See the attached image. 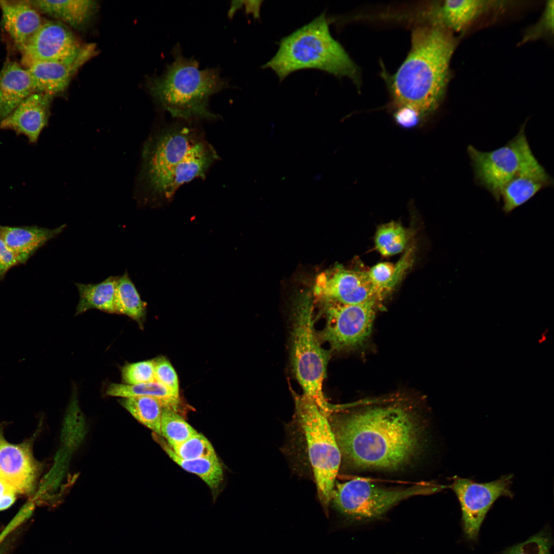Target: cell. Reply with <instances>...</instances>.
<instances>
[{"instance_id": "cell-1", "label": "cell", "mask_w": 554, "mask_h": 554, "mask_svg": "<svg viewBox=\"0 0 554 554\" xmlns=\"http://www.w3.org/2000/svg\"><path fill=\"white\" fill-rule=\"evenodd\" d=\"M414 407L401 400L366 401L330 423L342 457L357 468L395 469L418 455L423 429Z\"/></svg>"}, {"instance_id": "cell-2", "label": "cell", "mask_w": 554, "mask_h": 554, "mask_svg": "<svg viewBox=\"0 0 554 554\" xmlns=\"http://www.w3.org/2000/svg\"><path fill=\"white\" fill-rule=\"evenodd\" d=\"M217 158L214 148L195 129L171 124L145 144L142 180L151 198L168 201L182 185L205 177Z\"/></svg>"}, {"instance_id": "cell-3", "label": "cell", "mask_w": 554, "mask_h": 554, "mask_svg": "<svg viewBox=\"0 0 554 554\" xmlns=\"http://www.w3.org/2000/svg\"><path fill=\"white\" fill-rule=\"evenodd\" d=\"M410 52L391 80L395 104L420 116L438 107L449 78V63L456 42L448 30L432 25L413 31Z\"/></svg>"}, {"instance_id": "cell-4", "label": "cell", "mask_w": 554, "mask_h": 554, "mask_svg": "<svg viewBox=\"0 0 554 554\" xmlns=\"http://www.w3.org/2000/svg\"><path fill=\"white\" fill-rule=\"evenodd\" d=\"M174 53L173 62L164 73L149 80V92L174 117L185 121L216 118L209 109V100L228 87V82L217 68L201 70L197 61L184 57L180 49Z\"/></svg>"}, {"instance_id": "cell-5", "label": "cell", "mask_w": 554, "mask_h": 554, "mask_svg": "<svg viewBox=\"0 0 554 554\" xmlns=\"http://www.w3.org/2000/svg\"><path fill=\"white\" fill-rule=\"evenodd\" d=\"M264 67L272 70L281 81L294 71L311 68L347 76L357 83L359 80L357 67L331 35L325 13L283 38Z\"/></svg>"}, {"instance_id": "cell-6", "label": "cell", "mask_w": 554, "mask_h": 554, "mask_svg": "<svg viewBox=\"0 0 554 554\" xmlns=\"http://www.w3.org/2000/svg\"><path fill=\"white\" fill-rule=\"evenodd\" d=\"M293 308L291 359L293 372L303 394L329 417L335 407L327 402L323 392L329 353L321 347L315 332L312 300L307 295L301 296Z\"/></svg>"}, {"instance_id": "cell-7", "label": "cell", "mask_w": 554, "mask_h": 554, "mask_svg": "<svg viewBox=\"0 0 554 554\" xmlns=\"http://www.w3.org/2000/svg\"><path fill=\"white\" fill-rule=\"evenodd\" d=\"M295 412L304 433L319 500L327 509L341 461V452L329 417L303 394H294Z\"/></svg>"}, {"instance_id": "cell-8", "label": "cell", "mask_w": 554, "mask_h": 554, "mask_svg": "<svg viewBox=\"0 0 554 554\" xmlns=\"http://www.w3.org/2000/svg\"><path fill=\"white\" fill-rule=\"evenodd\" d=\"M447 486L419 483L404 488H386L357 478L335 485L332 499L340 511L357 519L380 517L390 508L408 498L439 492Z\"/></svg>"}, {"instance_id": "cell-9", "label": "cell", "mask_w": 554, "mask_h": 554, "mask_svg": "<svg viewBox=\"0 0 554 554\" xmlns=\"http://www.w3.org/2000/svg\"><path fill=\"white\" fill-rule=\"evenodd\" d=\"M525 123L513 138L501 147L490 151L479 150L472 145L467 148L476 182L498 202L500 201L503 188L517 171L525 151L530 147Z\"/></svg>"}, {"instance_id": "cell-10", "label": "cell", "mask_w": 554, "mask_h": 554, "mask_svg": "<svg viewBox=\"0 0 554 554\" xmlns=\"http://www.w3.org/2000/svg\"><path fill=\"white\" fill-rule=\"evenodd\" d=\"M380 303L372 299L356 304L328 305L321 340L338 352L361 347L370 336Z\"/></svg>"}, {"instance_id": "cell-11", "label": "cell", "mask_w": 554, "mask_h": 554, "mask_svg": "<svg viewBox=\"0 0 554 554\" xmlns=\"http://www.w3.org/2000/svg\"><path fill=\"white\" fill-rule=\"evenodd\" d=\"M512 479V474H507L491 482L478 483L469 479L454 477L448 487L460 503L463 529L468 539H477L482 522L497 499L513 497L510 490Z\"/></svg>"}, {"instance_id": "cell-12", "label": "cell", "mask_w": 554, "mask_h": 554, "mask_svg": "<svg viewBox=\"0 0 554 554\" xmlns=\"http://www.w3.org/2000/svg\"><path fill=\"white\" fill-rule=\"evenodd\" d=\"M93 45H82L61 22H44L21 49L22 63L26 67L37 61L73 62Z\"/></svg>"}, {"instance_id": "cell-13", "label": "cell", "mask_w": 554, "mask_h": 554, "mask_svg": "<svg viewBox=\"0 0 554 554\" xmlns=\"http://www.w3.org/2000/svg\"><path fill=\"white\" fill-rule=\"evenodd\" d=\"M317 297L330 304H356L376 299L381 302L367 271L338 266L320 274L314 287Z\"/></svg>"}, {"instance_id": "cell-14", "label": "cell", "mask_w": 554, "mask_h": 554, "mask_svg": "<svg viewBox=\"0 0 554 554\" xmlns=\"http://www.w3.org/2000/svg\"><path fill=\"white\" fill-rule=\"evenodd\" d=\"M553 184L552 177L540 163L529 147L519 167L501 193L502 209L510 213L526 203L540 190Z\"/></svg>"}, {"instance_id": "cell-15", "label": "cell", "mask_w": 554, "mask_h": 554, "mask_svg": "<svg viewBox=\"0 0 554 554\" xmlns=\"http://www.w3.org/2000/svg\"><path fill=\"white\" fill-rule=\"evenodd\" d=\"M38 466L27 444L8 442L0 431V476L16 493L30 492Z\"/></svg>"}, {"instance_id": "cell-16", "label": "cell", "mask_w": 554, "mask_h": 554, "mask_svg": "<svg viewBox=\"0 0 554 554\" xmlns=\"http://www.w3.org/2000/svg\"><path fill=\"white\" fill-rule=\"evenodd\" d=\"M52 96L33 92L0 122V129L24 135L31 144L36 143L47 126Z\"/></svg>"}, {"instance_id": "cell-17", "label": "cell", "mask_w": 554, "mask_h": 554, "mask_svg": "<svg viewBox=\"0 0 554 554\" xmlns=\"http://www.w3.org/2000/svg\"><path fill=\"white\" fill-rule=\"evenodd\" d=\"M95 53V46L73 62L37 61L26 69L34 92L53 96L64 91L78 69Z\"/></svg>"}, {"instance_id": "cell-18", "label": "cell", "mask_w": 554, "mask_h": 554, "mask_svg": "<svg viewBox=\"0 0 554 554\" xmlns=\"http://www.w3.org/2000/svg\"><path fill=\"white\" fill-rule=\"evenodd\" d=\"M66 227V224L54 229L36 225H0V239L13 253L19 265H25L38 249L60 234Z\"/></svg>"}, {"instance_id": "cell-19", "label": "cell", "mask_w": 554, "mask_h": 554, "mask_svg": "<svg viewBox=\"0 0 554 554\" xmlns=\"http://www.w3.org/2000/svg\"><path fill=\"white\" fill-rule=\"evenodd\" d=\"M5 30L21 50L39 28L43 21L29 1L0 0Z\"/></svg>"}, {"instance_id": "cell-20", "label": "cell", "mask_w": 554, "mask_h": 554, "mask_svg": "<svg viewBox=\"0 0 554 554\" xmlns=\"http://www.w3.org/2000/svg\"><path fill=\"white\" fill-rule=\"evenodd\" d=\"M33 92L27 70L16 62H7L0 71V122Z\"/></svg>"}, {"instance_id": "cell-21", "label": "cell", "mask_w": 554, "mask_h": 554, "mask_svg": "<svg viewBox=\"0 0 554 554\" xmlns=\"http://www.w3.org/2000/svg\"><path fill=\"white\" fill-rule=\"evenodd\" d=\"M487 1H446L434 12V24L448 31L462 32L486 10L500 4Z\"/></svg>"}, {"instance_id": "cell-22", "label": "cell", "mask_w": 554, "mask_h": 554, "mask_svg": "<svg viewBox=\"0 0 554 554\" xmlns=\"http://www.w3.org/2000/svg\"><path fill=\"white\" fill-rule=\"evenodd\" d=\"M39 12L74 27L85 24L96 9L94 1H29Z\"/></svg>"}, {"instance_id": "cell-23", "label": "cell", "mask_w": 554, "mask_h": 554, "mask_svg": "<svg viewBox=\"0 0 554 554\" xmlns=\"http://www.w3.org/2000/svg\"><path fill=\"white\" fill-rule=\"evenodd\" d=\"M118 278V275L109 276L104 281L94 284L75 283L79 293L75 315L91 309L115 313L114 300Z\"/></svg>"}, {"instance_id": "cell-24", "label": "cell", "mask_w": 554, "mask_h": 554, "mask_svg": "<svg viewBox=\"0 0 554 554\" xmlns=\"http://www.w3.org/2000/svg\"><path fill=\"white\" fill-rule=\"evenodd\" d=\"M155 438L175 463L185 470L199 476L213 491L218 489L223 480V471L217 457L184 460L179 457L160 436L155 434Z\"/></svg>"}, {"instance_id": "cell-25", "label": "cell", "mask_w": 554, "mask_h": 554, "mask_svg": "<svg viewBox=\"0 0 554 554\" xmlns=\"http://www.w3.org/2000/svg\"><path fill=\"white\" fill-rule=\"evenodd\" d=\"M106 394L122 398L136 396L153 397L161 402L163 408L176 411L180 402L179 394L155 381L136 385L112 383L108 387Z\"/></svg>"}, {"instance_id": "cell-26", "label": "cell", "mask_w": 554, "mask_h": 554, "mask_svg": "<svg viewBox=\"0 0 554 554\" xmlns=\"http://www.w3.org/2000/svg\"><path fill=\"white\" fill-rule=\"evenodd\" d=\"M147 304L143 301L134 284L126 270L118 275L114 300L115 313L126 315L138 323L146 315Z\"/></svg>"}, {"instance_id": "cell-27", "label": "cell", "mask_w": 554, "mask_h": 554, "mask_svg": "<svg viewBox=\"0 0 554 554\" xmlns=\"http://www.w3.org/2000/svg\"><path fill=\"white\" fill-rule=\"evenodd\" d=\"M411 249L408 251L397 264L379 263L367 271L369 280L381 301L401 279L411 263Z\"/></svg>"}, {"instance_id": "cell-28", "label": "cell", "mask_w": 554, "mask_h": 554, "mask_svg": "<svg viewBox=\"0 0 554 554\" xmlns=\"http://www.w3.org/2000/svg\"><path fill=\"white\" fill-rule=\"evenodd\" d=\"M120 402L139 422L161 436L163 406L159 400L147 396H136L122 398Z\"/></svg>"}, {"instance_id": "cell-29", "label": "cell", "mask_w": 554, "mask_h": 554, "mask_svg": "<svg viewBox=\"0 0 554 554\" xmlns=\"http://www.w3.org/2000/svg\"><path fill=\"white\" fill-rule=\"evenodd\" d=\"M411 236L410 230L398 222L392 221L378 227L374 236V244L381 255L391 256L404 250Z\"/></svg>"}, {"instance_id": "cell-30", "label": "cell", "mask_w": 554, "mask_h": 554, "mask_svg": "<svg viewBox=\"0 0 554 554\" xmlns=\"http://www.w3.org/2000/svg\"><path fill=\"white\" fill-rule=\"evenodd\" d=\"M161 436L170 446L179 444L198 432L176 411L163 408L161 423Z\"/></svg>"}, {"instance_id": "cell-31", "label": "cell", "mask_w": 554, "mask_h": 554, "mask_svg": "<svg viewBox=\"0 0 554 554\" xmlns=\"http://www.w3.org/2000/svg\"><path fill=\"white\" fill-rule=\"evenodd\" d=\"M170 447L179 457L184 460L217 457L212 444L204 435L199 433Z\"/></svg>"}, {"instance_id": "cell-32", "label": "cell", "mask_w": 554, "mask_h": 554, "mask_svg": "<svg viewBox=\"0 0 554 554\" xmlns=\"http://www.w3.org/2000/svg\"><path fill=\"white\" fill-rule=\"evenodd\" d=\"M552 541L545 530L504 550L503 554H550Z\"/></svg>"}, {"instance_id": "cell-33", "label": "cell", "mask_w": 554, "mask_h": 554, "mask_svg": "<svg viewBox=\"0 0 554 554\" xmlns=\"http://www.w3.org/2000/svg\"><path fill=\"white\" fill-rule=\"evenodd\" d=\"M122 376L124 384L128 385L155 381L154 360L127 364L122 370Z\"/></svg>"}, {"instance_id": "cell-34", "label": "cell", "mask_w": 554, "mask_h": 554, "mask_svg": "<svg viewBox=\"0 0 554 554\" xmlns=\"http://www.w3.org/2000/svg\"><path fill=\"white\" fill-rule=\"evenodd\" d=\"M155 381L179 394L177 376L171 363L164 357L154 360Z\"/></svg>"}, {"instance_id": "cell-35", "label": "cell", "mask_w": 554, "mask_h": 554, "mask_svg": "<svg viewBox=\"0 0 554 554\" xmlns=\"http://www.w3.org/2000/svg\"><path fill=\"white\" fill-rule=\"evenodd\" d=\"M553 1H549L546 5L545 12L539 25L535 29H532L526 37L530 38L538 37L544 31L552 33L553 27Z\"/></svg>"}, {"instance_id": "cell-36", "label": "cell", "mask_w": 554, "mask_h": 554, "mask_svg": "<svg viewBox=\"0 0 554 554\" xmlns=\"http://www.w3.org/2000/svg\"><path fill=\"white\" fill-rule=\"evenodd\" d=\"M19 265L13 253L0 239V281H3L7 272Z\"/></svg>"}, {"instance_id": "cell-37", "label": "cell", "mask_w": 554, "mask_h": 554, "mask_svg": "<svg viewBox=\"0 0 554 554\" xmlns=\"http://www.w3.org/2000/svg\"><path fill=\"white\" fill-rule=\"evenodd\" d=\"M420 115L414 110L408 107H400L395 114L397 122L403 127L410 128L419 122Z\"/></svg>"}, {"instance_id": "cell-38", "label": "cell", "mask_w": 554, "mask_h": 554, "mask_svg": "<svg viewBox=\"0 0 554 554\" xmlns=\"http://www.w3.org/2000/svg\"><path fill=\"white\" fill-rule=\"evenodd\" d=\"M16 493L0 476V510L9 507L15 500Z\"/></svg>"}]
</instances>
